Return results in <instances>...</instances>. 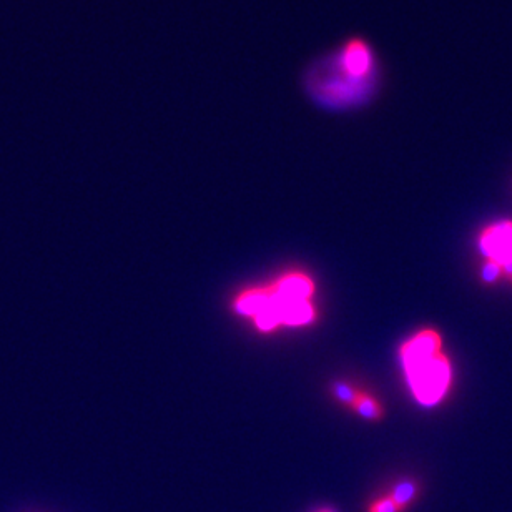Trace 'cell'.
I'll list each match as a JSON object with an SVG mask.
<instances>
[{
	"label": "cell",
	"instance_id": "cell-11",
	"mask_svg": "<svg viewBox=\"0 0 512 512\" xmlns=\"http://www.w3.org/2000/svg\"><path fill=\"white\" fill-rule=\"evenodd\" d=\"M320 512H333V511H330V509H323V511H320Z\"/></svg>",
	"mask_w": 512,
	"mask_h": 512
},
{
	"label": "cell",
	"instance_id": "cell-10",
	"mask_svg": "<svg viewBox=\"0 0 512 512\" xmlns=\"http://www.w3.org/2000/svg\"><path fill=\"white\" fill-rule=\"evenodd\" d=\"M504 275L511 276L512 278V260L506 261L503 265Z\"/></svg>",
	"mask_w": 512,
	"mask_h": 512
},
{
	"label": "cell",
	"instance_id": "cell-5",
	"mask_svg": "<svg viewBox=\"0 0 512 512\" xmlns=\"http://www.w3.org/2000/svg\"><path fill=\"white\" fill-rule=\"evenodd\" d=\"M389 496L393 498L394 503L398 504L399 508L406 511L418 499L419 484L413 479H403L391 489Z\"/></svg>",
	"mask_w": 512,
	"mask_h": 512
},
{
	"label": "cell",
	"instance_id": "cell-2",
	"mask_svg": "<svg viewBox=\"0 0 512 512\" xmlns=\"http://www.w3.org/2000/svg\"><path fill=\"white\" fill-rule=\"evenodd\" d=\"M406 383L413 398L424 408L441 403L453 384V366L444 355L443 338L433 328H424L399 348Z\"/></svg>",
	"mask_w": 512,
	"mask_h": 512
},
{
	"label": "cell",
	"instance_id": "cell-8",
	"mask_svg": "<svg viewBox=\"0 0 512 512\" xmlns=\"http://www.w3.org/2000/svg\"><path fill=\"white\" fill-rule=\"evenodd\" d=\"M503 275V266L499 265L498 261H486V265H484L483 270H481V280H483L486 285H493V283L499 281V278Z\"/></svg>",
	"mask_w": 512,
	"mask_h": 512
},
{
	"label": "cell",
	"instance_id": "cell-9",
	"mask_svg": "<svg viewBox=\"0 0 512 512\" xmlns=\"http://www.w3.org/2000/svg\"><path fill=\"white\" fill-rule=\"evenodd\" d=\"M370 512H404L399 508L398 504L394 503L393 498L386 494L383 498L376 499L375 503L371 504Z\"/></svg>",
	"mask_w": 512,
	"mask_h": 512
},
{
	"label": "cell",
	"instance_id": "cell-3",
	"mask_svg": "<svg viewBox=\"0 0 512 512\" xmlns=\"http://www.w3.org/2000/svg\"><path fill=\"white\" fill-rule=\"evenodd\" d=\"M479 250L488 260L498 261L501 266L512 260L511 220H503L486 228L479 237Z\"/></svg>",
	"mask_w": 512,
	"mask_h": 512
},
{
	"label": "cell",
	"instance_id": "cell-1",
	"mask_svg": "<svg viewBox=\"0 0 512 512\" xmlns=\"http://www.w3.org/2000/svg\"><path fill=\"white\" fill-rule=\"evenodd\" d=\"M315 283L301 271H290L271 285L250 288L237 296L233 308L253 321L256 330L271 333L280 326L300 328L316 320Z\"/></svg>",
	"mask_w": 512,
	"mask_h": 512
},
{
	"label": "cell",
	"instance_id": "cell-6",
	"mask_svg": "<svg viewBox=\"0 0 512 512\" xmlns=\"http://www.w3.org/2000/svg\"><path fill=\"white\" fill-rule=\"evenodd\" d=\"M361 418L370 419V421H378L383 418V406L376 401L371 394L361 391L356 398L355 404L351 406Z\"/></svg>",
	"mask_w": 512,
	"mask_h": 512
},
{
	"label": "cell",
	"instance_id": "cell-7",
	"mask_svg": "<svg viewBox=\"0 0 512 512\" xmlns=\"http://www.w3.org/2000/svg\"><path fill=\"white\" fill-rule=\"evenodd\" d=\"M331 393L335 394V398L338 399L340 403L346 404V406H353L361 391L360 389L353 388L351 384L336 381V383H333V386H331Z\"/></svg>",
	"mask_w": 512,
	"mask_h": 512
},
{
	"label": "cell",
	"instance_id": "cell-4",
	"mask_svg": "<svg viewBox=\"0 0 512 512\" xmlns=\"http://www.w3.org/2000/svg\"><path fill=\"white\" fill-rule=\"evenodd\" d=\"M341 65L350 77H365L373 67V54L365 42L353 40L341 55Z\"/></svg>",
	"mask_w": 512,
	"mask_h": 512
}]
</instances>
